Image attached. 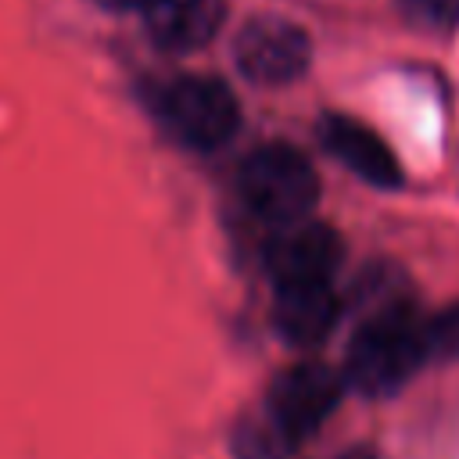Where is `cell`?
<instances>
[{
	"label": "cell",
	"instance_id": "cell-3",
	"mask_svg": "<svg viewBox=\"0 0 459 459\" xmlns=\"http://www.w3.org/2000/svg\"><path fill=\"white\" fill-rule=\"evenodd\" d=\"M161 115L172 136L194 151H215L240 129V104L215 75H183L165 86Z\"/></svg>",
	"mask_w": 459,
	"mask_h": 459
},
{
	"label": "cell",
	"instance_id": "cell-4",
	"mask_svg": "<svg viewBox=\"0 0 459 459\" xmlns=\"http://www.w3.org/2000/svg\"><path fill=\"white\" fill-rule=\"evenodd\" d=\"M344 394V377L323 362H294L269 384V423L294 445L316 434Z\"/></svg>",
	"mask_w": 459,
	"mask_h": 459
},
{
	"label": "cell",
	"instance_id": "cell-6",
	"mask_svg": "<svg viewBox=\"0 0 459 459\" xmlns=\"http://www.w3.org/2000/svg\"><path fill=\"white\" fill-rule=\"evenodd\" d=\"M344 258V240L326 222H290L276 226V237L265 247V273L273 287L294 283H330Z\"/></svg>",
	"mask_w": 459,
	"mask_h": 459
},
{
	"label": "cell",
	"instance_id": "cell-11",
	"mask_svg": "<svg viewBox=\"0 0 459 459\" xmlns=\"http://www.w3.org/2000/svg\"><path fill=\"white\" fill-rule=\"evenodd\" d=\"M430 348L448 359H459V301L430 323Z\"/></svg>",
	"mask_w": 459,
	"mask_h": 459
},
{
	"label": "cell",
	"instance_id": "cell-13",
	"mask_svg": "<svg viewBox=\"0 0 459 459\" xmlns=\"http://www.w3.org/2000/svg\"><path fill=\"white\" fill-rule=\"evenodd\" d=\"M337 459H380V455H377V448H369V445H355V448L341 452Z\"/></svg>",
	"mask_w": 459,
	"mask_h": 459
},
{
	"label": "cell",
	"instance_id": "cell-12",
	"mask_svg": "<svg viewBox=\"0 0 459 459\" xmlns=\"http://www.w3.org/2000/svg\"><path fill=\"white\" fill-rule=\"evenodd\" d=\"M93 4L97 7H108V11H133V7L140 11L143 7V0H93Z\"/></svg>",
	"mask_w": 459,
	"mask_h": 459
},
{
	"label": "cell",
	"instance_id": "cell-10",
	"mask_svg": "<svg viewBox=\"0 0 459 459\" xmlns=\"http://www.w3.org/2000/svg\"><path fill=\"white\" fill-rule=\"evenodd\" d=\"M394 4L420 29L445 32V29L459 25V0H394Z\"/></svg>",
	"mask_w": 459,
	"mask_h": 459
},
{
	"label": "cell",
	"instance_id": "cell-7",
	"mask_svg": "<svg viewBox=\"0 0 459 459\" xmlns=\"http://www.w3.org/2000/svg\"><path fill=\"white\" fill-rule=\"evenodd\" d=\"M319 140L323 147L359 179L380 190H394L402 183V169L394 151L359 118L351 115H323L319 118Z\"/></svg>",
	"mask_w": 459,
	"mask_h": 459
},
{
	"label": "cell",
	"instance_id": "cell-8",
	"mask_svg": "<svg viewBox=\"0 0 459 459\" xmlns=\"http://www.w3.org/2000/svg\"><path fill=\"white\" fill-rule=\"evenodd\" d=\"M147 36L165 54H194L208 47L222 25V0H143Z\"/></svg>",
	"mask_w": 459,
	"mask_h": 459
},
{
	"label": "cell",
	"instance_id": "cell-1",
	"mask_svg": "<svg viewBox=\"0 0 459 459\" xmlns=\"http://www.w3.org/2000/svg\"><path fill=\"white\" fill-rule=\"evenodd\" d=\"M430 323H420L409 301H384L369 308L344 351V380L369 394L384 398L402 391L412 373L430 355Z\"/></svg>",
	"mask_w": 459,
	"mask_h": 459
},
{
	"label": "cell",
	"instance_id": "cell-9",
	"mask_svg": "<svg viewBox=\"0 0 459 459\" xmlns=\"http://www.w3.org/2000/svg\"><path fill=\"white\" fill-rule=\"evenodd\" d=\"M341 319V298L330 283H294L276 287L273 301V326L294 348H312L326 341V333Z\"/></svg>",
	"mask_w": 459,
	"mask_h": 459
},
{
	"label": "cell",
	"instance_id": "cell-5",
	"mask_svg": "<svg viewBox=\"0 0 459 459\" xmlns=\"http://www.w3.org/2000/svg\"><path fill=\"white\" fill-rule=\"evenodd\" d=\"M233 61L244 79L258 86H287L305 75L312 61L308 32L287 18H251L233 39Z\"/></svg>",
	"mask_w": 459,
	"mask_h": 459
},
{
	"label": "cell",
	"instance_id": "cell-2",
	"mask_svg": "<svg viewBox=\"0 0 459 459\" xmlns=\"http://www.w3.org/2000/svg\"><path fill=\"white\" fill-rule=\"evenodd\" d=\"M237 190L251 215L273 226H290L308 219V212L316 208L319 176L298 147L262 143L240 161Z\"/></svg>",
	"mask_w": 459,
	"mask_h": 459
}]
</instances>
